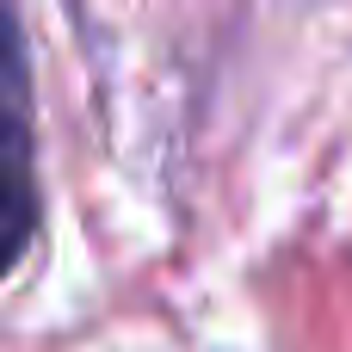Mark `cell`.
Returning <instances> with one entry per match:
<instances>
[{
    "mask_svg": "<svg viewBox=\"0 0 352 352\" xmlns=\"http://www.w3.org/2000/svg\"><path fill=\"white\" fill-rule=\"evenodd\" d=\"M37 229V173H31V68L19 19L0 12V278L19 266Z\"/></svg>",
    "mask_w": 352,
    "mask_h": 352,
    "instance_id": "cell-1",
    "label": "cell"
}]
</instances>
